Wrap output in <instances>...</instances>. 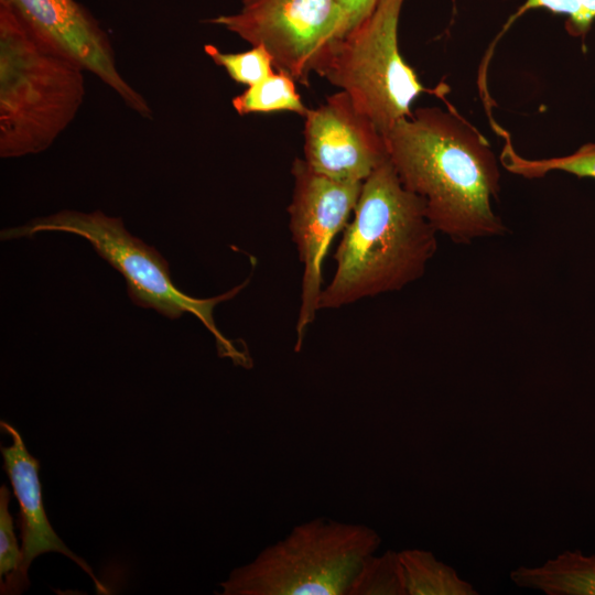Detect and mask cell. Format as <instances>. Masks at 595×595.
Instances as JSON below:
<instances>
[{"instance_id": "4fadbf2b", "label": "cell", "mask_w": 595, "mask_h": 595, "mask_svg": "<svg viewBox=\"0 0 595 595\" xmlns=\"http://www.w3.org/2000/svg\"><path fill=\"white\" fill-rule=\"evenodd\" d=\"M407 595H477L476 588L448 564L423 549L399 552Z\"/></svg>"}, {"instance_id": "ba28073f", "label": "cell", "mask_w": 595, "mask_h": 595, "mask_svg": "<svg viewBox=\"0 0 595 595\" xmlns=\"http://www.w3.org/2000/svg\"><path fill=\"white\" fill-rule=\"evenodd\" d=\"M291 174L293 192L288 207L289 229L303 266L294 346L299 351L320 311L322 271L328 247L351 218L363 183L324 176L301 158L294 159Z\"/></svg>"}, {"instance_id": "ffe728a7", "label": "cell", "mask_w": 595, "mask_h": 595, "mask_svg": "<svg viewBox=\"0 0 595 595\" xmlns=\"http://www.w3.org/2000/svg\"><path fill=\"white\" fill-rule=\"evenodd\" d=\"M343 14L342 37L368 17L380 0H336ZM338 37V39H339Z\"/></svg>"}, {"instance_id": "8fae6325", "label": "cell", "mask_w": 595, "mask_h": 595, "mask_svg": "<svg viewBox=\"0 0 595 595\" xmlns=\"http://www.w3.org/2000/svg\"><path fill=\"white\" fill-rule=\"evenodd\" d=\"M0 425L12 439L10 446H1V453L4 469L20 506L19 526L22 539L21 566L11 580L1 583V594H19L28 588V569L31 562L47 552H58L73 560L94 580L97 589L105 593L106 588L89 565L66 547L51 526L43 505L39 461L28 452L15 428L4 421H1Z\"/></svg>"}, {"instance_id": "9c48e42d", "label": "cell", "mask_w": 595, "mask_h": 595, "mask_svg": "<svg viewBox=\"0 0 595 595\" xmlns=\"http://www.w3.org/2000/svg\"><path fill=\"white\" fill-rule=\"evenodd\" d=\"M39 36L98 77L132 111L151 119L153 111L118 69L115 51L99 21L76 0H1Z\"/></svg>"}, {"instance_id": "7c38bea8", "label": "cell", "mask_w": 595, "mask_h": 595, "mask_svg": "<svg viewBox=\"0 0 595 595\" xmlns=\"http://www.w3.org/2000/svg\"><path fill=\"white\" fill-rule=\"evenodd\" d=\"M511 582L545 595H595V555L564 551L537 566H518Z\"/></svg>"}, {"instance_id": "9a60e30c", "label": "cell", "mask_w": 595, "mask_h": 595, "mask_svg": "<svg viewBox=\"0 0 595 595\" xmlns=\"http://www.w3.org/2000/svg\"><path fill=\"white\" fill-rule=\"evenodd\" d=\"M295 83L286 73L274 72L235 96L231 105L240 116L289 111L304 117L310 108L304 105Z\"/></svg>"}, {"instance_id": "6da1fadb", "label": "cell", "mask_w": 595, "mask_h": 595, "mask_svg": "<svg viewBox=\"0 0 595 595\" xmlns=\"http://www.w3.org/2000/svg\"><path fill=\"white\" fill-rule=\"evenodd\" d=\"M386 140L400 182L422 198L439 232L465 245L507 231L493 208L498 161L486 138L454 109L418 108Z\"/></svg>"}, {"instance_id": "e0dca14e", "label": "cell", "mask_w": 595, "mask_h": 595, "mask_svg": "<svg viewBox=\"0 0 595 595\" xmlns=\"http://www.w3.org/2000/svg\"><path fill=\"white\" fill-rule=\"evenodd\" d=\"M204 51L234 82L247 87L274 73L273 58L263 46H251L250 50L239 53H225L215 45L206 44Z\"/></svg>"}, {"instance_id": "7a4b0ae2", "label": "cell", "mask_w": 595, "mask_h": 595, "mask_svg": "<svg viewBox=\"0 0 595 595\" xmlns=\"http://www.w3.org/2000/svg\"><path fill=\"white\" fill-rule=\"evenodd\" d=\"M437 234L424 202L402 185L388 159L363 182L320 310L400 291L416 281L436 252Z\"/></svg>"}, {"instance_id": "ac0fdd59", "label": "cell", "mask_w": 595, "mask_h": 595, "mask_svg": "<svg viewBox=\"0 0 595 595\" xmlns=\"http://www.w3.org/2000/svg\"><path fill=\"white\" fill-rule=\"evenodd\" d=\"M533 9H545L553 14L564 15L570 35L585 40L595 22V0H524L510 17L506 28L522 14Z\"/></svg>"}, {"instance_id": "8992f818", "label": "cell", "mask_w": 595, "mask_h": 595, "mask_svg": "<svg viewBox=\"0 0 595 595\" xmlns=\"http://www.w3.org/2000/svg\"><path fill=\"white\" fill-rule=\"evenodd\" d=\"M404 0H380L372 12L327 51L316 74L346 93L385 136L411 116L423 93L442 96L441 87L423 86L403 60L398 26Z\"/></svg>"}, {"instance_id": "5bb4252c", "label": "cell", "mask_w": 595, "mask_h": 595, "mask_svg": "<svg viewBox=\"0 0 595 595\" xmlns=\"http://www.w3.org/2000/svg\"><path fill=\"white\" fill-rule=\"evenodd\" d=\"M494 127L505 139L500 162L508 172L529 180L543 177L554 171L577 177L595 178V143L583 144L575 152L564 156L527 159L517 153L505 130L497 123Z\"/></svg>"}, {"instance_id": "2e32d148", "label": "cell", "mask_w": 595, "mask_h": 595, "mask_svg": "<svg viewBox=\"0 0 595 595\" xmlns=\"http://www.w3.org/2000/svg\"><path fill=\"white\" fill-rule=\"evenodd\" d=\"M347 595H407L399 552L388 550L366 556Z\"/></svg>"}, {"instance_id": "277c9868", "label": "cell", "mask_w": 595, "mask_h": 595, "mask_svg": "<svg viewBox=\"0 0 595 595\" xmlns=\"http://www.w3.org/2000/svg\"><path fill=\"white\" fill-rule=\"evenodd\" d=\"M43 231L68 232L83 237L99 257L121 273L127 283L128 295L136 305L153 309L171 320L185 313L194 315L214 336L220 357L231 359L235 365L251 367L252 361L247 350H240L231 339L225 337L213 316L215 306L235 298L249 280L217 296H191L174 284L169 262L155 248L127 231L120 217H110L100 210H61L35 218L20 227L3 229L1 239L33 237Z\"/></svg>"}, {"instance_id": "30bf717a", "label": "cell", "mask_w": 595, "mask_h": 595, "mask_svg": "<svg viewBox=\"0 0 595 595\" xmlns=\"http://www.w3.org/2000/svg\"><path fill=\"white\" fill-rule=\"evenodd\" d=\"M304 161L329 178L363 183L389 159L387 140L339 90L304 116Z\"/></svg>"}, {"instance_id": "5b68a950", "label": "cell", "mask_w": 595, "mask_h": 595, "mask_svg": "<svg viewBox=\"0 0 595 595\" xmlns=\"http://www.w3.org/2000/svg\"><path fill=\"white\" fill-rule=\"evenodd\" d=\"M378 532L360 523L314 518L264 548L220 583L223 595H347Z\"/></svg>"}, {"instance_id": "d6986e66", "label": "cell", "mask_w": 595, "mask_h": 595, "mask_svg": "<svg viewBox=\"0 0 595 595\" xmlns=\"http://www.w3.org/2000/svg\"><path fill=\"white\" fill-rule=\"evenodd\" d=\"M10 493L2 485L0 488V577L11 580L19 571L22 551L19 549L13 529V520L9 512ZM1 582V583H4Z\"/></svg>"}, {"instance_id": "3957f363", "label": "cell", "mask_w": 595, "mask_h": 595, "mask_svg": "<svg viewBox=\"0 0 595 595\" xmlns=\"http://www.w3.org/2000/svg\"><path fill=\"white\" fill-rule=\"evenodd\" d=\"M85 71L0 0V156L41 153L76 118Z\"/></svg>"}, {"instance_id": "52a82bcc", "label": "cell", "mask_w": 595, "mask_h": 595, "mask_svg": "<svg viewBox=\"0 0 595 595\" xmlns=\"http://www.w3.org/2000/svg\"><path fill=\"white\" fill-rule=\"evenodd\" d=\"M235 13L206 23L220 26L251 46H263L274 67L309 85L332 43L340 36L343 14L336 0H240Z\"/></svg>"}]
</instances>
